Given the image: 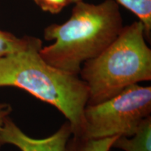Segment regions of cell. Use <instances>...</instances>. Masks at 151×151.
I'll return each instance as SVG.
<instances>
[{"instance_id":"obj_1","label":"cell","mask_w":151,"mask_h":151,"mask_svg":"<svg viewBox=\"0 0 151 151\" xmlns=\"http://www.w3.org/2000/svg\"><path fill=\"white\" fill-rule=\"evenodd\" d=\"M42 41L32 37L25 48L0 58V87L22 89L43 102L53 106L71 124L78 137L89 90L79 75L61 70L41 58Z\"/></svg>"},{"instance_id":"obj_2","label":"cell","mask_w":151,"mask_h":151,"mask_svg":"<svg viewBox=\"0 0 151 151\" xmlns=\"http://www.w3.org/2000/svg\"><path fill=\"white\" fill-rule=\"evenodd\" d=\"M123 27L119 4L115 0L99 4L78 1L69 20L44 29V39L54 43L42 47L39 52L49 65L79 75L84 62L104 51Z\"/></svg>"},{"instance_id":"obj_3","label":"cell","mask_w":151,"mask_h":151,"mask_svg":"<svg viewBox=\"0 0 151 151\" xmlns=\"http://www.w3.org/2000/svg\"><path fill=\"white\" fill-rule=\"evenodd\" d=\"M79 76L89 90L87 104L103 102L127 87L150 81L151 50L142 22L123 27L104 51L84 62Z\"/></svg>"},{"instance_id":"obj_4","label":"cell","mask_w":151,"mask_h":151,"mask_svg":"<svg viewBox=\"0 0 151 151\" xmlns=\"http://www.w3.org/2000/svg\"><path fill=\"white\" fill-rule=\"evenodd\" d=\"M151 113V87L138 84L95 104H87L78 137L99 139L130 137Z\"/></svg>"},{"instance_id":"obj_5","label":"cell","mask_w":151,"mask_h":151,"mask_svg":"<svg viewBox=\"0 0 151 151\" xmlns=\"http://www.w3.org/2000/svg\"><path fill=\"white\" fill-rule=\"evenodd\" d=\"M71 135V124L67 121L50 137L33 139L25 134L8 117L0 129V147L12 144L21 151H65Z\"/></svg>"},{"instance_id":"obj_6","label":"cell","mask_w":151,"mask_h":151,"mask_svg":"<svg viewBox=\"0 0 151 151\" xmlns=\"http://www.w3.org/2000/svg\"><path fill=\"white\" fill-rule=\"evenodd\" d=\"M112 148L124 151H151V117L143 120L133 136L117 138Z\"/></svg>"},{"instance_id":"obj_7","label":"cell","mask_w":151,"mask_h":151,"mask_svg":"<svg viewBox=\"0 0 151 151\" xmlns=\"http://www.w3.org/2000/svg\"><path fill=\"white\" fill-rule=\"evenodd\" d=\"M118 137L88 139L71 135L67 141L65 151H110Z\"/></svg>"},{"instance_id":"obj_8","label":"cell","mask_w":151,"mask_h":151,"mask_svg":"<svg viewBox=\"0 0 151 151\" xmlns=\"http://www.w3.org/2000/svg\"><path fill=\"white\" fill-rule=\"evenodd\" d=\"M118 4L135 14L144 27L145 37L150 39L151 35V0H115Z\"/></svg>"},{"instance_id":"obj_9","label":"cell","mask_w":151,"mask_h":151,"mask_svg":"<svg viewBox=\"0 0 151 151\" xmlns=\"http://www.w3.org/2000/svg\"><path fill=\"white\" fill-rule=\"evenodd\" d=\"M33 37L19 38L8 32L0 30V58L25 48Z\"/></svg>"},{"instance_id":"obj_10","label":"cell","mask_w":151,"mask_h":151,"mask_svg":"<svg viewBox=\"0 0 151 151\" xmlns=\"http://www.w3.org/2000/svg\"><path fill=\"white\" fill-rule=\"evenodd\" d=\"M41 10L52 14H58L69 5V0H34Z\"/></svg>"},{"instance_id":"obj_11","label":"cell","mask_w":151,"mask_h":151,"mask_svg":"<svg viewBox=\"0 0 151 151\" xmlns=\"http://www.w3.org/2000/svg\"><path fill=\"white\" fill-rule=\"evenodd\" d=\"M11 111H12V108L10 104L0 102V129L2 127L5 119L8 118Z\"/></svg>"},{"instance_id":"obj_12","label":"cell","mask_w":151,"mask_h":151,"mask_svg":"<svg viewBox=\"0 0 151 151\" xmlns=\"http://www.w3.org/2000/svg\"><path fill=\"white\" fill-rule=\"evenodd\" d=\"M83 1V0H69V2H70V4L71 3H77L78 2V1Z\"/></svg>"}]
</instances>
